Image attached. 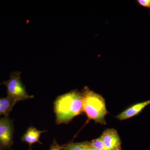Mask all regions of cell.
I'll return each instance as SVG.
<instances>
[{"instance_id": "6da1fadb", "label": "cell", "mask_w": 150, "mask_h": 150, "mask_svg": "<svg viewBox=\"0 0 150 150\" xmlns=\"http://www.w3.org/2000/svg\"><path fill=\"white\" fill-rule=\"evenodd\" d=\"M56 123H66L83 112L81 93L74 91L58 97L54 103Z\"/></svg>"}, {"instance_id": "7a4b0ae2", "label": "cell", "mask_w": 150, "mask_h": 150, "mask_svg": "<svg viewBox=\"0 0 150 150\" xmlns=\"http://www.w3.org/2000/svg\"><path fill=\"white\" fill-rule=\"evenodd\" d=\"M81 93L83 111L85 112L88 119L100 124H106L105 117L107 110L104 98L87 87L83 89Z\"/></svg>"}, {"instance_id": "3957f363", "label": "cell", "mask_w": 150, "mask_h": 150, "mask_svg": "<svg viewBox=\"0 0 150 150\" xmlns=\"http://www.w3.org/2000/svg\"><path fill=\"white\" fill-rule=\"evenodd\" d=\"M20 72H13L11 74L10 78L5 81L3 84L7 87V97L17 100L18 102L33 98L28 93L25 86L21 79Z\"/></svg>"}, {"instance_id": "277c9868", "label": "cell", "mask_w": 150, "mask_h": 150, "mask_svg": "<svg viewBox=\"0 0 150 150\" xmlns=\"http://www.w3.org/2000/svg\"><path fill=\"white\" fill-rule=\"evenodd\" d=\"M13 126L8 115L0 118V145L2 147H10L13 143Z\"/></svg>"}, {"instance_id": "5b68a950", "label": "cell", "mask_w": 150, "mask_h": 150, "mask_svg": "<svg viewBox=\"0 0 150 150\" xmlns=\"http://www.w3.org/2000/svg\"><path fill=\"white\" fill-rule=\"evenodd\" d=\"M100 138L108 150H122L120 137L115 129H106Z\"/></svg>"}, {"instance_id": "8992f818", "label": "cell", "mask_w": 150, "mask_h": 150, "mask_svg": "<svg viewBox=\"0 0 150 150\" xmlns=\"http://www.w3.org/2000/svg\"><path fill=\"white\" fill-rule=\"evenodd\" d=\"M150 104V99L136 103L121 112L116 116V118L119 120H126L132 118L138 115L145 108Z\"/></svg>"}, {"instance_id": "52a82bcc", "label": "cell", "mask_w": 150, "mask_h": 150, "mask_svg": "<svg viewBox=\"0 0 150 150\" xmlns=\"http://www.w3.org/2000/svg\"><path fill=\"white\" fill-rule=\"evenodd\" d=\"M43 132V131L38 130L34 127H30L22 137V140L23 142L29 144L31 146V145L35 143H40L39 139L40 135Z\"/></svg>"}, {"instance_id": "ba28073f", "label": "cell", "mask_w": 150, "mask_h": 150, "mask_svg": "<svg viewBox=\"0 0 150 150\" xmlns=\"http://www.w3.org/2000/svg\"><path fill=\"white\" fill-rule=\"evenodd\" d=\"M17 102H18L17 100L7 97L0 98V115H8L9 113Z\"/></svg>"}, {"instance_id": "9c48e42d", "label": "cell", "mask_w": 150, "mask_h": 150, "mask_svg": "<svg viewBox=\"0 0 150 150\" xmlns=\"http://www.w3.org/2000/svg\"><path fill=\"white\" fill-rule=\"evenodd\" d=\"M87 142L82 143H70L63 146L64 150H86L88 144Z\"/></svg>"}, {"instance_id": "30bf717a", "label": "cell", "mask_w": 150, "mask_h": 150, "mask_svg": "<svg viewBox=\"0 0 150 150\" xmlns=\"http://www.w3.org/2000/svg\"><path fill=\"white\" fill-rule=\"evenodd\" d=\"M91 144L98 150H108L100 138L96 139L90 142Z\"/></svg>"}, {"instance_id": "8fae6325", "label": "cell", "mask_w": 150, "mask_h": 150, "mask_svg": "<svg viewBox=\"0 0 150 150\" xmlns=\"http://www.w3.org/2000/svg\"><path fill=\"white\" fill-rule=\"evenodd\" d=\"M137 2L140 5L150 9V0H138Z\"/></svg>"}, {"instance_id": "7c38bea8", "label": "cell", "mask_w": 150, "mask_h": 150, "mask_svg": "<svg viewBox=\"0 0 150 150\" xmlns=\"http://www.w3.org/2000/svg\"><path fill=\"white\" fill-rule=\"evenodd\" d=\"M49 150H64V149H63V146H60L56 143V141H54L51 145Z\"/></svg>"}, {"instance_id": "4fadbf2b", "label": "cell", "mask_w": 150, "mask_h": 150, "mask_svg": "<svg viewBox=\"0 0 150 150\" xmlns=\"http://www.w3.org/2000/svg\"><path fill=\"white\" fill-rule=\"evenodd\" d=\"M86 150H98L95 148L94 147L92 146H91L90 142H88V145L86 148Z\"/></svg>"}, {"instance_id": "5bb4252c", "label": "cell", "mask_w": 150, "mask_h": 150, "mask_svg": "<svg viewBox=\"0 0 150 150\" xmlns=\"http://www.w3.org/2000/svg\"><path fill=\"white\" fill-rule=\"evenodd\" d=\"M2 147L0 145V150H3L2 148Z\"/></svg>"}, {"instance_id": "9a60e30c", "label": "cell", "mask_w": 150, "mask_h": 150, "mask_svg": "<svg viewBox=\"0 0 150 150\" xmlns=\"http://www.w3.org/2000/svg\"></svg>"}]
</instances>
